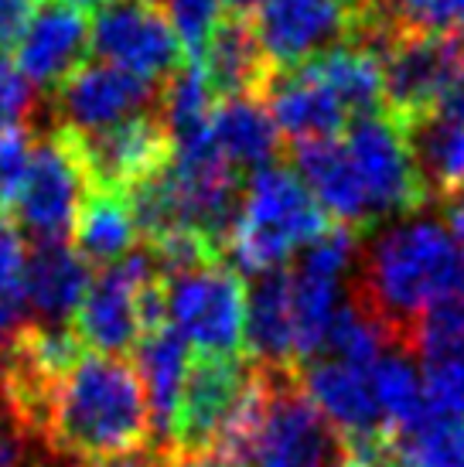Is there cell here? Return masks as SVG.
<instances>
[{
	"instance_id": "cell-38",
	"label": "cell",
	"mask_w": 464,
	"mask_h": 467,
	"mask_svg": "<svg viewBox=\"0 0 464 467\" xmlns=\"http://www.w3.org/2000/svg\"><path fill=\"white\" fill-rule=\"evenodd\" d=\"M335 467H379V464H369V461H359V457H348V454H342V461H338ZM389 467V464H386Z\"/></svg>"
},
{
	"instance_id": "cell-35",
	"label": "cell",
	"mask_w": 464,
	"mask_h": 467,
	"mask_svg": "<svg viewBox=\"0 0 464 467\" xmlns=\"http://www.w3.org/2000/svg\"><path fill=\"white\" fill-rule=\"evenodd\" d=\"M164 467H239L222 451H171L164 454Z\"/></svg>"
},
{
	"instance_id": "cell-24",
	"label": "cell",
	"mask_w": 464,
	"mask_h": 467,
	"mask_svg": "<svg viewBox=\"0 0 464 467\" xmlns=\"http://www.w3.org/2000/svg\"><path fill=\"white\" fill-rule=\"evenodd\" d=\"M280 140L284 137H280L273 117L257 96L222 99L212 109V119H208L212 154L236 174L239 171L257 174V171L270 168L277 150H280Z\"/></svg>"
},
{
	"instance_id": "cell-22",
	"label": "cell",
	"mask_w": 464,
	"mask_h": 467,
	"mask_svg": "<svg viewBox=\"0 0 464 467\" xmlns=\"http://www.w3.org/2000/svg\"><path fill=\"white\" fill-rule=\"evenodd\" d=\"M243 348L259 368H297V331L287 270L263 273L246 290Z\"/></svg>"
},
{
	"instance_id": "cell-32",
	"label": "cell",
	"mask_w": 464,
	"mask_h": 467,
	"mask_svg": "<svg viewBox=\"0 0 464 467\" xmlns=\"http://www.w3.org/2000/svg\"><path fill=\"white\" fill-rule=\"evenodd\" d=\"M31 443H35V437L4 410L0 413V467H35L31 464Z\"/></svg>"
},
{
	"instance_id": "cell-12",
	"label": "cell",
	"mask_w": 464,
	"mask_h": 467,
	"mask_svg": "<svg viewBox=\"0 0 464 467\" xmlns=\"http://www.w3.org/2000/svg\"><path fill=\"white\" fill-rule=\"evenodd\" d=\"M379 58H383V82H386L383 109H389L403 123L434 109L464 78L461 48L454 35L396 31Z\"/></svg>"
},
{
	"instance_id": "cell-28",
	"label": "cell",
	"mask_w": 464,
	"mask_h": 467,
	"mask_svg": "<svg viewBox=\"0 0 464 467\" xmlns=\"http://www.w3.org/2000/svg\"><path fill=\"white\" fill-rule=\"evenodd\" d=\"M161 11L168 14L171 27L185 48V58L198 62L208 35L216 31V25L226 14V4L222 0H161Z\"/></svg>"
},
{
	"instance_id": "cell-6",
	"label": "cell",
	"mask_w": 464,
	"mask_h": 467,
	"mask_svg": "<svg viewBox=\"0 0 464 467\" xmlns=\"http://www.w3.org/2000/svg\"><path fill=\"white\" fill-rule=\"evenodd\" d=\"M164 325L195 351L232 358L243 351L246 284L229 263L212 260L161 280Z\"/></svg>"
},
{
	"instance_id": "cell-21",
	"label": "cell",
	"mask_w": 464,
	"mask_h": 467,
	"mask_svg": "<svg viewBox=\"0 0 464 467\" xmlns=\"http://www.w3.org/2000/svg\"><path fill=\"white\" fill-rule=\"evenodd\" d=\"M198 68L206 76V86L216 99H236V96H263L270 82V66L259 52V41L246 14L226 11L216 31L208 35L206 48L198 55Z\"/></svg>"
},
{
	"instance_id": "cell-20",
	"label": "cell",
	"mask_w": 464,
	"mask_h": 467,
	"mask_svg": "<svg viewBox=\"0 0 464 467\" xmlns=\"http://www.w3.org/2000/svg\"><path fill=\"white\" fill-rule=\"evenodd\" d=\"M267 113L273 117L280 137L297 143H314V140H332L348 127L345 106L338 103L332 89L322 78L311 72V66L290 68V72H273L267 89Z\"/></svg>"
},
{
	"instance_id": "cell-15",
	"label": "cell",
	"mask_w": 464,
	"mask_h": 467,
	"mask_svg": "<svg viewBox=\"0 0 464 467\" xmlns=\"http://www.w3.org/2000/svg\"><path fill=\"white\" fill-rule=\"evenodd\" d=\"M90 48V14L69 0H38L11 45V62L31 86L55 92L79 66H86Z\"/></svg>"
},
{
	"instance_id": "cell-26",
	"label": "cell",
	"mask_w": 464,
	"mask_h": 467,
	"mask_svg": "<svg viewBox=\"0 0 464 467\" xmlns=\"http://www.w3.org/2000/svg\"><path fill=\"white\" fill-rule=\"evenodd\" d=\"M311 72L332 89L338 103L345 106L352 119L375 113L386 106V82H383V58L359 41L338 45L322 58L308 62Z\"/></svg>"
},
{
	"instance_id": "cell-2",
	"label": "cell",
	"mask_w": 464,
	"mask_h": 467,
	"mask_svg": "<svg viewBox=\"0 0 464 467\" xmlns=\"http://www.w3.org/2000/svg\"><path fill=\"white\" fill-rule=\"evenodd\" d=\"M151 437L147 396L137 368L113 355L82 351L55 382L41 443L65 461L137 451Z\"/></svg>"
},
{
	"instance_id": "cell-8",
	"label": "cell",
	"mask_w": 464,
	"mask_h": 467,
	"mask_svg": "<svg viewBox=\"0 0 464 467\" xmlns=\"http://www.w3.org/2000/svg\"><path fill=\"white\" fill-rule=\"evenodd\" d=\"M90 45L106 66L164 86L188 58L154 0H103L90 17Z\"/></svg>"
},
{
	"instance_id": "cell-40",
	"label": "cell",
	"mask_w": 464,
	"mask_h": 467,
	"mask_svg": "<svg viewBox=\"0 0 464 467\" xmlns=\"http://www.w3.org/2000/svg\"><path fill=\"white\" fill-rule=\"evenodd\" d=\"M35 467H52V464H35Z\"/></svg>"
},
{
	"instance_id": "cell-11",
	"label": "cell",
	"mask_w": 464,
	"mask_h": 467,
	"mask_svg": "<svg viewBox=\"0 0 464 467\" xmlns=\"http://www.w3.org/2000/svg\"><path fill=\"white\" fill-rule=\"evenodd\" d=\"M270 72H290L355 41L345 0H263L249 17Z\"/></svg>"
},
{
	"instance_id": "cell-43",
	"label": "cell",
	"mask_w": 464,
	"mask_h": 467,
	"mask_svg": "<svg viewBox=\"0 0 464 467\" xmlns=\"http://www.w3.org/2000/svg\"><path fill=\"white\" fill-rule=\"evenodd\" d=\"M389 467H396V464H389Z\"/></svg>"
},
{
	"instance_id": "cell-30",
	"label": "cell",
	"mask_w": 464,
	"mask_h": 467,
	"mask_svg": "<svg viewBox=\"0 0 464 467\" xmlns=\"http://www.w3.org/2000/svg\"><path fill=\"white\" fill-rule=\"evenodd\" d=\"M35 92L17 68H14L11 55L0 52V133L21 127V119L31 113Z\"/></svg>"
},
{
	"instance_id": "cell-23",
	"label": "cell",
	"mask_w": 464,
	"mask_h": 467,
	"mask_svg": "<svg viewBox=\"0 0 464 467\" xmlns=\"http://www.w3.org/2000/svg\"><path fill=\"white\" fill-rule=\"evenodd\" d=\"M90 263L69 243H38L27 253L25 290L35 325L72 327L79 304L90 290Z\"/></svg>"
},
{
	"instance_id": "cell-27",
	"label": "cell",
	"mask_w": 464,
	"mask_h": 467,
	"mask_svg": "<svg viewBox=\"0 0 464 467\" xmlns=\"http://www.w3.org/2000/svg\"><path fill=\"white\" fill-rule=\"evenodd\" d=\"M389 464L396 467H464V416L427 413L389 437Z\"/></svg>"
},
{
	"instance_id": "cell-36",
	"label": "cell",
	"mask_w": 464,
	"mask_h": 467,
	"mask_svg": "<svg viewBox=\"0 0 464 467\" xmlns=\"http://www.w3.org/2000/svg\"><path fill=\"white\" fill-rule=\"evenodd\" d=\"M444 225L451 229V235L464 246V188L458 195L444 198Z\"/></svg>"
},
{
	"instance_id": "cell-33",
	"label": "cell",
	"mask_w": 464,
	"mask_h": 467,
	"mask_svg": "<svg viewBox=\"0 0 464 467\" xmlns=\"http://www.w3.org/2000/svg\"><path fill=\"white\" fill-rule=\"evenodd\" d=\"M35 7L38 0H0V52L4 55H11V45L17 41Z\"/></svg>"
},
{
	"instance_id": "cell-41",
	"label": "cell",
	"mask_w": 464,
	"mask_h": 467,
	"mask_svg": "<svg viewBox=\"0 0 464 467\" xmlns=\"http://www.w3.org/2000/svg\"><path fill=\"white\" fill-rule=\"evenodd\" d=\"M154 4H161V0H154Z\"/></svg>"
},
{
	"instance_id": "cell-18",
	"label": "cell",
	"mask_w": 464,
	"mask_h": 467,
	"mask_svg": "<svg viewBox=\"0 0 464 467\" xmlns=\"http://www.w3.org/2000/svg\"><path fill=\"white\" fill-rule=\"evenodd\" d=\"M133 368L147 396V413H151V437L154 451L171 454L174 441V420H178L181 392L192 372L195 351L181 341L168 325H157L143 331L137 348H133Z\"/></svg>"
},
{
	"instance_id": "cell-37",
	"label": "cell",
	"mask_w": 464,
	"mask_h": 467,
	"mask_svg": "<svg viewBox=\"0 0 464 467\" xmlns=\"http://www.w3.org/2000/svg\"><path fill=\"white\" fill-rule=\"evenodd\" d=\"M222 4H226L232 14H246V11H253V7H259L263 0H222Z\"/></svg>"
},
{
	"instance_id": "cell-39",
	"label": "cell",
	"mask_w": 464,
	"mask_h": 467,
	"mask_svg": "<svg viewBox=\"0 0 464 467\" xmlns=\"http://www.w3.org/2000/svg\"><path fill=\"white\" fill-rule=\"evenodd\" d=\"M69 4H76V7H82V11H86V7H100L103 0H69Z\"/></svg>"
},
{
	"instance_id": "cell-13",
	"label": "cell",
	"mask_w": 464,
	"mask_h": 467,
	"mask_svg": "<svg viewBox=\"0 0 464 467\" xmlns=\"http://www.w3.org/2000/svg\"><path fill=\"white\" fill-rule=\"evenodd\" d=\"M72 133V130H69ZM90 184L100 192L130 195L137 184L151 182L171 164V137L157 113L123 119L96 133H72Z\"/></svg>"
},
{
	"instance_id": "cell-7",
	"label": "cell",
	"mask_w": 464,
	"mask_h": 467,
	"mask_svg": "<svg viewBox=\"0 0 464 467\" xmlns=\"http://www.w3.org/2000/svg\"><path fill=\"white\" fill-rule=\"evenodd\" d=\"M342 143L359 171L375 225L413 215L420 205H427V192L417 161H413L410 140H406V127L389 109L348 119V133L342 137Z\"/></svg>"
},
{
	"instance_id": "cell-17",
	"label": "cell",
	"mask_w": 464,
	"mask_h": 467,
	"mask_svg": "<svg viewBox=\"0 0 464 467\" xmlns=\"http://www.w3.org/2000/svg\"><path fill=\"white\" fill-rule=\"evenodd\" d=\"M410 351L420 355L427 406L464 416V297L424 314L410 335Z\"/></svg>"
},
{
	"instance_id": "cell-25",
	"label": "cell",
	"mask_w": 464,
	"mask_h": 467,
	"mask_svg": "<svg viewBox=\"0 0 464 467\" xmlns=\"http://www.w3.org/2000/svg\"><path fill=\"white\" fill-rule=\"evenodd\" d=\"M72 239H76V253L90 266H113L123 256L137 249L141 229L133 222L127 195L116 192H100L92 188L90 198L79 208V219L72 225Z\"/></svg>"
},
{
	"instance_id": "cell-16",
	"label": "cell",
	"mask_w": 464,
	"mask_h": 467,
	"mask_svg": "<svg viewBox=\"0 0 464 467\" xmlns=\"http://www.w3.org/2000/svg\"><path fill=\"white\" fill-rule=\"evenodd\" d=\"M427 202L451 198L464 188V78L434 109L403 123Z\"/></svg>"
},
{
	"instance_id": "cell-29",
	"label": "cell",
	"mask_w": 464,
	"mask_h": 467,
	"mask_svg": "<svg viewBox=\"0 0 464 467\" xmlns=\"http://www.w3.org/2000/svg\"><path fill=\"white\" fill-rule=\"evenodd\" d=\"M35 161V137L31 130H4L0 133V212L14 208V202L25 192V182Z\"/></svg>"
},
{
	"instance_id": "cell-10",
	"label": "cell",
	"mask_w": 464,
	"mask_h": 467,
	"mask_svg": "<svg viewBox=\"0 0 464 467\" xmlns=\"http://www.w3.org/2000/svg\"><path fill=\"white\" fill-rule=\"evenodd\" d=\"M90 192V174L82 168L72 133L62 127L41 133L35 137V161H31L25 192L14 202L17 225L27 229L38 243H65Z\"/></svg>"
},
{
	"instance_id": "cell-4",
	"label": "cell",
	"mask_w": 464,
	"mask_h": 467,
	"mask_svg": "<svg viewBox=\"0 0 464 467\" xmlns=\"http://www.w3.org/2000/svg\"><path fill=\"white\" fill-rule=\"evenodd\" d=\"M342 441L297 382V368H263V402L236 454L239 467H335Z\"/></svg>"
},
{
	"instance_id": "cell-3",
	"label": "cell",
	"mask_w": 464,
	"mask_h": 467,
	"mask_svg": "<svg viewBox=\"0 0 464 467\" xmlns=\"http://www.w3.org/2000/svg\"><path fill=\"white\" fill-rule=\"evenodd\" d=\"M332 222L297 178L294 168L270 164L249 174L243 184L239 212L226 239V253L232 256V270L249 273L253 280L263 273L287 270L304 246H311Z\"/></svg>"
},
{
	"instance_id": "cell-19",
	"label": "cell",
	"mask_w": 464,
	"mask_h": 467,
	"mask_svg": "<svg viewBox=\"0 0 464 467\" xmlns=\"http://www.w3.org/2000/svg\"><path fill=\"white\" fill-rule=\"evenodd\" d=\"M294 171L297 178L308 184V192L322 205V212L328 215L332 225H345V229H355V233L375 229L365 188H362L359 171L352 164L342 137L297 143Z\"/></svg>"
},
{
	"instance_id": "cell-1",
	"label": "cell",
	"mask_w": 464,
	"mask_h": 467,
	"mask_svg": "<svg viewBox=\"0 0 464 467\" xmlns=\"http://www.w3.org/2000/svg\"><path fill=\"white\" fill-rule=\"evenodd\" d=\"M355 270V297L386 321L406 348L424 314L464 297V246L434 215L413 212L383 222L359 246Z\"/></svg>"
},
{
	"instance_id": "cell-9",
	"label": "cell",
	"mask_w": 464,
	"mask_h": 467,
	"mask_svg": "<svg viewBox=\"0 0 464 467\" xmlns=\"http://www.w3.org/2000/svg\"><path fill=\"white\" fill-rule=\"evenodd\" d=\"M161 276L147 246H137L130 256L96 273L72 317L79 345L92 355L113 358L137 348L143 335V294Z\"/></svg>"
},
{
	"instance_id": "cell-5",
	"label": "cell",
	"mask_w": 464,
	"mask_h": 467,
	"mask_svg": "<svg viewBox=\"0 0 464 467\" xmlns=\"http://www.w3.org/2000/svg\"><path fill=\"white\" fill-rule=\"evenodd\" d=\"M263 396V368L246 355H198L192 362L171 451H216L253 420Z\"/></svg>"
},
{
	"instance_id": "cell-31",
	"label": "cell",
	"mask_w": 464,
	"mask_h": 467,
	"mask_svg": "<svg viewBox=\"0 0 464 467\" xmlns=\"http://www.w3.org/2000/svg\"><path fill=\"white\" fill-rule=\"evenodd\" d=\"M25 270H27V246L25 235L17 229V222L0 212V297L25 290Z\"/></svg>"
},
{
	"instance_id": "cell-42",
	"label": "cell",
	"mask_w": 464,
	"mask_h": 467,
	"mask_svg": "<svg viewBox=\"0 0 464 467\" xmlns=\"http://www.w3.org/2000/svg\"><path fill=\"white\" fill-rule=\"evenodd\" d=\"M461 31H464V27H461ZM461 31H458V35H461Z\"/></svg>"
},
{
	"instance_id": "cell-34",
	"label": "cell",
	"mask_w": 464,
	"mask_h": 467,
	"mask_svg": "<svg viewBox=\"0 0 464 467\" xmlns=\"http://www.w3.org/2000/svg\"><path fill=\"white\" fill-rule=\"evenodd\" d=\"M76 467H164V454L154 451V447H137V451H123V454L82 461Z\"/></svg>"
},
{
	"instance_id": "cell-14",
	"label": "cell",
	"mask_w": 464,
	"mask_h": 467,
	"mask_svg": "<svg viewBox=\"0 0 464 467\" xmlns=\"http://www.w3.org/2000/svg\"><path fill=\"white\" fill-rule=\"evenodd\" d=\"M161 99V86L137 78L106 62H86L55 89L58 127L72 133H96L123 119L151 113Z\"/></svg>"
}]
</instances>
